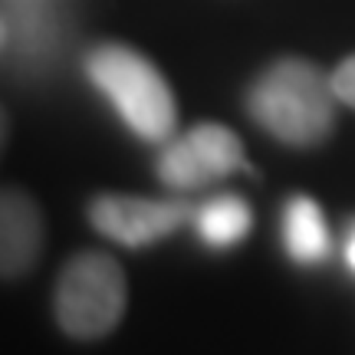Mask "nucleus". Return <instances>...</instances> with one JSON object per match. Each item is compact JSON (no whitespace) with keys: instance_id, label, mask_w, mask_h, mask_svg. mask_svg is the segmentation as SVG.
<instances>
[{"instance_id":"1","label":"nucleus","mask_w":355,"mask_h":355,"mask_svg":"<svg viewBox=\"0 0 355 355\" xmlns=\"http://www.w3.org/2000/svg\"><path fill=\"white\" fill-rule=\"evenodd\" d=\"M247 109L266 135L293 148H313L329 139L336 125L332 79L322 76L316 63L286 56L257 76Z\"/></svg>"},{"instance_id":"2","label":"nucleus","mask_w":355,"mask_h":355,"mask_svg":"<svg viewBox=\"0 0 355 355\" xmlns=\"http://www.w3.org/2000/svg\"><path fill=\"white\" fill-rule=\"evenodd\" d=\"M86 76L141 141L171 139L178 122L175 92L148 56L122 43H99L86 56Z\"/></svg>"},{"instance_id":"3","label":"nucleus","mask_w":355,"mask_h":355,"mask_svg":"<svg viewBox=\"0 0 355 355\" xmlns=\"http://www.w3.org/2000/svg\"><path fill=\"white\" fill-rule=\"evenodd\" d=\"M125 273L102 250H83L60 273L56 322L73 339H102L125 316Z\"/></svg>"},{"instance_id":"4","label":"nucleus","mask_w":355,"mask_h":355,"mask_svg":"<svg viewBox=\"0 0 355 355\" xmlns=\"http://www.w3.org/2000/svg\"><path fill=\"white\" fill-rule=\"evenodd\" d=\"M247 155L237 139V132L217 122H201L181 139L168 141L165 152L158 155V178L162 184L175 191L207 188L220 178L247 171Z\"/></svg>"},{"instance_id":"5","label":"nucleus","mask_w":355,"mask_h":355,"mask_svg":"<svg viewBox=\"0 0 355 355\" xmlns=\"http://www.w3.org/2000/svg\"><path fill=\"white\" fill-rule=\"evenodd\" d=\"M194 214L184 198H135V194H99L89 201V224L119 247L141 250L165 241Z\"/></svg>"},{"instance_id":"6","label":"nucleus","mask_w":355,"mask_h":355,"mask_svg":"<svg viewBox=\"0 0 355 355\" xmlns=\"http://www.w3.org/2000/svg\"><path fill=\"white\" fill-rule=\"evenodd\" d=\"M63 20L56 0H7L3 7V50L17 66L40 69L60 50Z\"/></svg>"},{"instance_id":"7","label":"nucleus","mask_w":355,"mask_h":355,"mask_svg":"<svg viewBox=\"0 0 355 355\" xmlns=\"http://www.w3.org/2000/svg\"><path fill=\"white\" fill-rule=\"evenodd\" d=\"M43 250V211L20 188H7L0 201V270L7 279L26 277Z\"/></svg>"},{"instance_id":"8","label":"nucleus","mask_w":355,"mask_h":355,"mask_svg":"<svg viewBox=\"0 0 355 355\" xmlns=\"http://www.w3.org/2000/svg\"><path fill=\"white\" fill-rule=\"evenodd\" d=\"M279 241L296 266H322L332 254L329 224L309 194H293L279 214Z\"/></svg>"},{"instance_id":"9","label":"nucleus","mask_w":355,"mask_h":355,"mask_svg":"<svg viewBox=\"0 0 355 355\" xmlns=\"http://www.w3.org/2000/svg\"><path fill=\"white\" fill-rule=\"evenodd\" d=\"M191 224L207 250H234L254 230V211L241 194H214L194 207Z\"/></svg>"},{"instance_id":"10","label":"nucleus","mask_w":355,"mask_h":355,"mask_svg":"<svg viewBox=\"0 0 355 355\" xmlns=\"http://www.w3.org/2000/svg\"><path fill=\"white\" fill-rule=\"evenodd\" d=\"M332 92H336L339 102L355 109V56H349V60H343V63L336 66V73H332Z\"/></svg>"},{"instance_id":"11","label":"nucleus","mask_w":355,"mask_h":355,"mask_svg":"<svg viewBox=\"0 0 355 355\" xmlns=\"http://www.w3.org/2000/svg\"><path fill=\"white\" fill-rule=\"evenodd\" d=\"M343 257H345V266H349V270L355 273V220H352V227H349V234H345Z\"/></svg>"}]
</instances>
